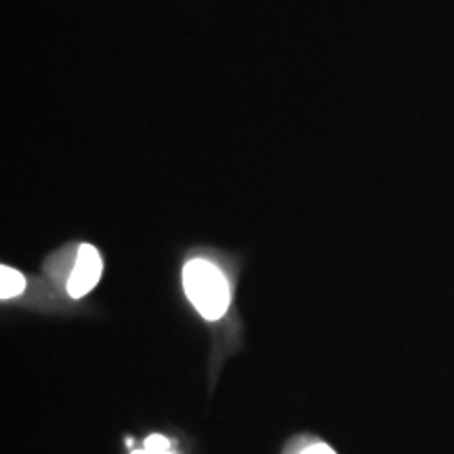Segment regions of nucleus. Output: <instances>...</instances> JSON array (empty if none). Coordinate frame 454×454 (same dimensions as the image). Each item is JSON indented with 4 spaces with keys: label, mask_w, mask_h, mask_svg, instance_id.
<instances>
[{
    "label": "nucleus",
    "mask_w": 454,
    "mask_h": 454,
    "mask_svg": "<svg viewBox=\"0 0 454 454\" xmlns=\"http://www.w3.org/2000/svg\"><path fill=\"white\" fill-rule=\"evenodd\" d=\"M184 288L190 303L204 320H221L231 303L227 278L207 259H192L184 268Z\"/></svg>",
    "instance_id": "f257e3e1"
},
{
    "label": "nucleus",
    "mask_w": 454,
    "mask_h": 454,
    "mask_svg": "<svg viewBox=\"0 0 454 454\" xmlns=\"http://www.w3.org/2000/svg\"><path fill=\"white\" fill-rule=\"evenodd\" d=\"M101 271H104V263H101L98 248L90 247V244H82L78 248L72 274L67 278V293H70V297L82 299L84 294L93 291L98 286Z\"/></svg>",
    "instance_id": "f03ea898"
},
{
    "label": "nucleus",
    "mask_w": 454,
    "mask_h": 454,
    "mask_svg": "<svg viewBox=\"0 0 454 454\" xmlns=\"http://www.w3.org/2000/svg\"><path fill=\"white\" fill-rule=\"evenodd\" d=\"M24 291H26V278L17 270L9 268V265H3V268H0V299L7 301V299L20 297Z\"/></svg>",
    "instance_id": "7ed1b4c3"
},
{
    "label": "nucleus",
    "mask_w": 454,
    "mask_h": 454,
    "mask_svg": "<svg viewBox=\"0 0 454 454\" xmlns=\"http://www.w3.org/2000/svg\"><path fill=\"white\" fill-rule=\"evenodd\" d=\"M130 454H173V450H170V442L164 435L154 434L145 440L144 450H135Z\"/></svg>",
    "instance_id": "20e7f679"
},
{
    "label": "nucleus",
    "mask_w": 454,
    "mask_h": 454,
    "mask_svg": "<svg viewBox=\"0 0 454 454\" xmlns=\"http://www.w3.org/2000/svg\"><path fill=\"white\" fill-rule=\"evenodd\" d=\"M301 454H337V452H334L328 444H314V446L305 448V450Z\"/></svg>",
    "instance_id": "39448f33"
}]
</instances>
